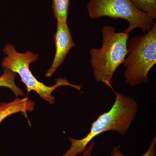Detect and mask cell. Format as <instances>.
<instances>
[{
    "label": "cell",
    "mask_w": 156,
    "mask_h": 156,
    "mask_svg": "<svg viewBox=\"0 0 156 156\" xmlns=\"http://www.w3.org/2000/svg\"><path fill=\"white\" fill-rule=\"evenodd\" d=\"M112 90L116 97L110 109L98 116L83 138L76 139L69 137L70 147L61 156H77L83 154L92 139L106 131H115L122 136L127 133L138 112V104L132 98Z\"/></svg>",
    "instance_id": "6da1fadb"
},
{
    "label": "cell",
    "mask_w": 156,
    "mask_h": 156,
    "mask_svg": "<svg viewBox=\"0 0 156 156\" xmlns=\"http://www.w3.org/2000/svg\"><path fill=\"white\" fill-rule=\"evenodd\" d=\"M102 44L100 49L89 50L90 64L94 80L112 88V80L115 72L126 58L129 34L126 31L116 32L114 27L106 25L101 30Z\"/></svg>",
    "instance_id": "7a4b0ae2"
},
{
    "label": "cell",
    "mask_w": 156,
    "mask_h": 156,
    "mask_svg": "<svg viewBox=\"0 0 156 156\" xmlns=\"http://www.w3.org/2000/svg\"><path fill=\"white\" fill-rule=\"evenodd\" d=\"M124 62L126 83L135 87L148 82V73L156 63V23L143 35L128 40Z\"/></svg>",
    "instance_id": "3957f363"
},
{
    "label": "cell",
    "mask_w": 156,
    "mask_h": 156,
    "mask_svg": "<svg viewBox=\"0 0 156 156\" xmlns=\"http://www.w3.org/2000/svg\"><path fill=\"white\" fill-rule=\"evenodd\" d=\"M3 53L5 56L1 63L2 67L17 73L21 79V81L26 87L27 93L34 91L42 99L53 105L55 103V98L52 92L58 87L68 86L81 91L82 86L70 83L66 78L56 79V83L53 86H49L38 80L33 75L30 69V65L38 59L37 53L27 51L24 53H19L15 49L14 45L8 44L4 47Z\"/></svg>",
    "instance_id": "277c9868"
},
{
    "label": "cell",
    "mask_w": 156,
    "mask_h": 156,
    "mask_svg": "<svg viewBox=\"0 0 156 156\" xmlns=\"http://www.w3.org/2000/svg\"><path fill=\"white\" fill-rule=\"evenodd\" d=\"M87 10L92 19L107 17L127 20L129 25L125 31L128 34L137 28L145 33L154 23L153 17L136 8L131 0H89Z\"/></svg>",
    "instance_id": "5b68a950"
},
{
    "label": "cell",
    "mask_w": 156,
    "mask_h": 156,
    "mask_svg": "<svg viewBox=\"0 0 156 156\" xmlns=\"http://www.w3.org/2000/svg\"><path fill=\"white\" fill-rule=\"evenodd\" d=\"M54 40L56 48L55 56L51 66L45 74L46 77H50L53 75L62 64L70 50L76 46L67 23L57 21Z\"/></svg>",
    "instance_id": "8992f818"
},
{
    "label": "cell",
    "mask_w": 156,
    "mask_h": 156,
    "mask_svg": "<svg viewBox=\"0 0 156 156\" xmlns=\"http://www.w3.org/2000/svg\"><path fill=\"white\" fill-rule=\"evenodd\" d=\"M35 103L28 98H17L9 102L0 103V124L4 120L14 114L33 111Z\"/></svg>",
    "instance_id": "52a82bcc"
},
{
    "label": "cell",
    "mask_w": 156,
    "mask_h": 156,
    "mask_svg": "<svg viewBox=\"0 0 156 156\" xmlns=\"http://www.w3.org/2000/svg\"><path fill=\"white\" fill-rule=\"evenodd\" d=\"M16 75L12 71L4 69L2 75L0 76V87H6L11 89L17 98L22 97L24 95V92L15 83Z\"/></svg>",
    "instance_id": "ba28073f"
},
{
    "label": "cell",
    "mask_w": 156,
    "mask_h": 156,
    "mask_svg": "<svg viewBox=\"0 0 156 156\" xmlns=\"http://www.w3.org/2000/svg\"><path fill=\"white\" fill-rule=\"evenodd\" d=\"M70 0H52L53 15L57 21L67 23Z\"/></svg>",
    "instance_id": "9c48e42d"
},
{
    "label": "cell",
    "mask_w": 156,
    "mask_h": 156,
    "mask_svg": "<svg viewBox=\"0 0 156 156\" xmlns=\"http://www.w3.org/2000/svg\"><path fill=\"white\" fill-rule=\"evenodd\" d=\"M136 8L156 18V0H131Z\"/></svg>",
    "instance_id": "30bf717a"
},
{
    "label": "cell",
    "mask_w": 156,
    "mask_h": 156,
    "mask_svg": "<svg viewBox=\"0 0 156 156\" xmlns=\"http://www.w3.org/2000/svg\"><path fill=\"white\" fill-rule=\"evenodd\" d=\"M111 156H128L125 155L122 152L120 148L118 146H114L112 149ZM140 156H156V137L152 140L145 154Z\"/></svg>",
    "instance_id": "8fae6325"
},
{
    "label": "cell",
    "mask_w": 156,
    "mask_h": 156,
    "mask_svg": "<svg viewBox=\"0 0 156 156\" xmlns=\"http://www.w3.org/2000/svg\"><path fill=\"white\" fill-rule=\"evenodd\" d=\"M95 144L94 141H91L87 146V147L83 153V156H92L93 149Z\"/></svg>",
    "instance_id": "7c38bea8"
}]
</instances>
